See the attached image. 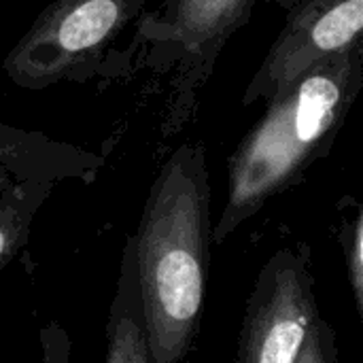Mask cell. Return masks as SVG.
<instances>
[{
	"instance_id": "30bf717a",
	"label": "cell",
	"mask_w": 363,
	"mask_h": 363,
	"mask_svg": "<svg viewBox=\"0 0 363 363\" xmlns=\"http://www.w3.org/2000/svg\"><path fill=\"white\" fill-rule=\"evenodd\" d=\"M342 249L347 259V277L353 291L357 313L363 315V211L357 208L355 217L342 228Z\"/></svg>"
},
{
	"instance_id": "7c38bea8",
	"label": "cell",
	"mask_w": 363,
	"mask_h": 363,
	"mask_svg": "<svg viewBox=\"0 0 363 363\" xmlns=\"http://www.w3.org/2000/svg\"><path fill=\"white\" fill-rule=\"evenodd\" d=\"M40 363H72V342L57 321L40 330Z\"/></svg>"
},
{
	"instance_id": "8fae6325",
	"label": "cell",
	"mask_w": 363,
	"mask_h": 363,
	"mask_svg": "<svg viewBox=\"0 0 363 363\" xmlns=\"http://www.w3.org/2000/svg\"><path fill=\"white\" fill-rule=\"evenodd\" d=\"M296 363H336L334 330L321 317L315 321Z\"/></svg>"
},
{
	"instance_id": "3957f363",
	"label": "cell",
	"mask_w": 363,
	"mask_h": 363,
	"mask_svg": "<svg viewBox=\"0 0 363 363\" xmlns=\"http://www.w3.org/2000/svg\"><path fill=\"white\" fill-rule=\"evenodd\" d=\"M257 0H160L132 28L117 74L147 70L164 85V132L177 134L198 111L217 60L245 28Z\"/></svg>"
},
{
	"instance_id": "4fadbf2b",
	"label": "cell",
	"mask_w": 363,
	"mask_h": 363,
	"mask_svg": "<svg viewBox=\"0 0 363 363\" xmlns=\"http://www.w3.org/2000/svg\"><path fill=\"white\" fill-rule=\"evenodd\" d=\"M274 2H277L279 6H283V9L287 11V9H289V6H291V4H294L296 0H274Z\"/></svg>"
},
{
	"instance_id": "5b68a950",
	"label": "cell",
	"mask_w": 363,
	"mask_h": 363,
	"mask_svg": "<svg viewBox=\"0 0 363 363\" xmlns=\"http://www.w3.org/2000/svg\"><path fill=\"white\" fill-rule=\"evenodd\" d=\"M306 253L270 257L247 302L236 363H296L319 319Z\"/></svg>"
},
{
	"instance_id": "7a4b0ae2",
	"label": "cell",
	"mask_w": 363,
	"mask_h": 363,
	"mask_svg": "<svg viewBox=\"0 0 363 363\" xmlns=\"http://www.w3.org/2000/svg\"><path fill=\"white\" fill-rule=\"evenodd\" d=\"M362 85L363 43L315 66L266 102V113L230 157L225 206L211 230L215 245L330 153Z\"/></svg>"
},
{
	"instance_id": "8992f818",
	"label": "cell",
	"mask_w": 363,
	"mask_h": 363,
	"mask_svg": "<svg viewBox=\"0 0 363 363\" xmlns=\"http://www.w3.org/2000/svg\"><path fill=\"white\" fill-rule=\"evenodd\" d=\"M363 43V0H296L242 104L270 102L315 66Z\"/></svg>"
},
{
	"instance_id": "6da1fadb",
	"label": "cell",
	"mask_w": 363,
	"mask_h": 363,
	"mask_svg": "<svg viewBox=\"0 0 363 363\" xmlns=\"http://www.w3.org/2000/svg\"><path fill=\"white\" fill-rule=\"evenodd\" d=\"M132 240L149 363H181L200 330L213 242L202 143H183L164 162Z\"/></svg>"
},
{
	"instance_id": "ba28073f",
	"label": "cell",
	"mask_w": 363,
	"mask_h": 363,
	"mask_svg": "<svg viewBox=\"0 0 363 363\" xmlns=\"http://www.w3.org/2000/svg\"><path fill=\"white\" fill-rule=\"evenodd\" d=\"M104 363H149L132 236L123 247L117 291L108 311Z\"/></svg>"
},
{
	"instance_id": "277c9868",
	"label": "cell",
	"mask_w": 363,
	"mask_h": 363,
	"mask_svg": "<svg viewBox=\"0 0 363 363\" xmlns=\"http://www.w3.org/2000/svg\"><path fill=\"white\" fill-rule=\"evenodd\" d=\"M157 0H53L6 53L11 83L40 91L111 74L117 40Z\"/></svg>"
},
{
	"instance_id": "52a82bcc",
	"label": "cell",
	"mask_w": 363,
	"mask_h": 363,
	"mask_svg": "<svg viewBox=\"0 0 363 363\" xmlns=\"http://www.w3.org/2000/svg\"><path fill=\"white\" fill-rule=\"evenodd\" d=\"M104 157L83 147L53 140L40 132L0 123V170L19 181H83L102 170Z\"/></svg>"
},
{
	"instance_id": "9c48e42d",
	"label": "cell",
	"mask_w": 363,
	"mask_h": 363,
	"mask_svg": "<svg viewBox=\"0 0 363 363\" xmlns=\"http://www.w3.org/2000/svg\"><path fill=\"white\" fill-rule=\"evenodd\" d=\"M53 183L45 181H11L0 194V270L26 247L32 221L49 198Z\"/></svg>"
}]
</instances>
